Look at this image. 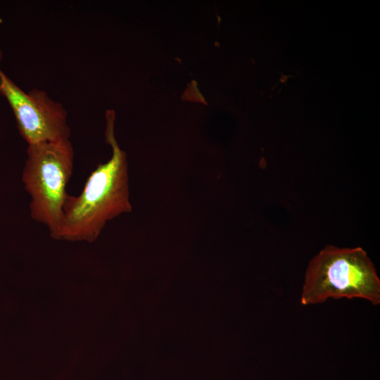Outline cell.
I'll return each mask as SVG.
<instances>
[{
    "mask_svg": "<svg viewBox=\"0 0 380 380\" xmlns=\"http://www.w3.org/2000/svg\"><path fill=\"white\" fill-rule=\"evenodd\" d=\"M114 120V112L107 111L105 136L112 156L91 172L78 196L67 195L55 239L94 241L109 221L132 210L127 155L115 138Z\"/></svg>",
    "mask_w": 380,
    "mask_h": 380,
    "instance_id": "obj_1",
    "label": "cell"
},
{
    "mask_svg": "<svg viewBox=\"0 0 380 380\" xmlns=\"http://www.w3.org/2000/svg\"><path fill=\"white\" fill-rule=\"evenodd\" d=\"M329 298H362L374 305L380 303V279L362 248L327 245L309 262L301 304H319Z\"/></svg>",
    "mask_w": 380,
    "mask_h": 380,
    "instance_id": "obj_2",
    "label": "cell"
},
{
    "mask_svg": "<svg viewBox=\"0 0 380 380\" xmlns=\"http://www.w3.org/2000/svg\"><path fill=\"white\" fill-rule=\"evenodd\" d=\"M22 180L30 196V215L54 239L59 230L72 176L74 150L69 139L28 145Z\"/></svg>",
    "mask_w": 380,
    "mask_h": 380,
    "instance_id": "obj_3",
    "label": "cell"
},
{
    "mask_svg": "<svg viewBox=\"0 0 380 380\" xmlns=\"http://www.w3.org/2000/svg\"><path fill=\"white\" fill-rule=\"evenodd\" d=\"M0 93L8 101L20 134L28 145L70 139L65 109L46 91L33 89L26 93L0 69Z\"/></svg>",
    "mask_w": 380,
    "mask_h": 380,
    "instance_id": "obj_4",
    "label": "cell"
}]
</instances>
